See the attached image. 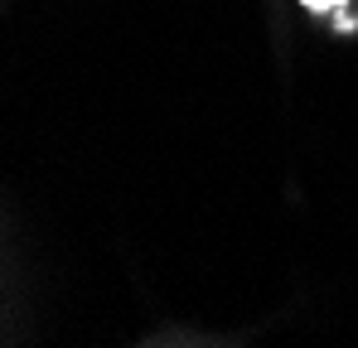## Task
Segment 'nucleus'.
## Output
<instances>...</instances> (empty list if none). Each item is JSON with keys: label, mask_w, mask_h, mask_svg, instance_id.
<instances>
[{"label": "nucleus", "mask_w": 358, "mask_h": 348, "mask_svg": "<svg viewBox=\"0 0 358 348\" xmlns=\"http://www.w3.org/2000/svg\"><path fill=\"white\" fill-rule=\"evenodd\" d=\"M305 5H315V10H324V5H339V0H305Z\"/></svg>", "instance_id": "1"}]
</instances>
